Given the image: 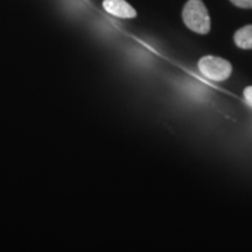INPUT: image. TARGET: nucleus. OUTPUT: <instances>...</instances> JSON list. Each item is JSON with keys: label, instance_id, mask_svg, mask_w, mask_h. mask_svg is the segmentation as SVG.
<instances>
[{"label": "nucleus", "instance_id": "1", "mask_svg": "<svg viewBox=\"0 0 252 252\" xmlns=\"http://www.w3.org/2000/svg\"><path fill=\"white\" fill-rule=\"evenodd\" d=\"M185 25L198 34H207L210 31V17L202 0H188L182 12Z\"/></svg>", "mask_w": 252, "mask_h": 252}, {"label": "nucleus", "instance_id": "2", "mask_svg": "<svg viewBox=\"0 0 252 252\" xmlns=\"http://www.w3.org/2000/svg\"><path fill=\"white\" fill-rule=\"evenodd\" d=\"M198 69L207 78L213 81H224L231 75V64L217 56H204L198 61Z\"/></svg>", "mask_w": 252, "mask_h": 252}, {"label": "nucleus", "instance_id": "3", "mask_svg": "<svg viewBox=\"0 0 252 252\" xmlns=\"http://www.w3.org/2000/svg\"><path fill=\"white\" fill-rule=\"evenodd\" d=\"M103 7L110 14L123 19L135 18L137 12L125 0H104Z\"/></svg>", "mask_w": 252, "mask_h": 252}, {"label": "nucleus", "instance_id": "4", "mask_svg": "<svg viewBox=\"0 0 252 252\" xmlns=\"http://www.w3.org/2000/svg\"><path fill=\"white\" fill-rule=\"evenodd\" d=\"M235 43L242 49H252V25H248L235 33Z\"/></svg>", "mask_w": 252, "mask_h": 252}, {"label": "nucleus", "instance_id": "5", "mask_svg": "<svg viewBox=\"0 0 252 252\" xmlns=\"http://www.w3.org/2000/svg\"><path fill=\"white\" fill-rule=\"evenodd\" d=\"M230 1L241 8H252V0H230Z\"/></svg>", "mask_w": 252, "mask_h": 252}, {"label": "nucleus", "instance_id": "6", "mask_svg": "<svg viewBox=\"0 0 252 252\" xmlns=\"http://www.w3.org/2000/svg\"><path fill=\"white\" fill-rule=\"evenodd\" d=\"M244 97H245V100H247V103L249 104V105L252 106V87L245 88Z\"/></svg>", "mask_w": 252, "mask_h": 252}]
</instances>
